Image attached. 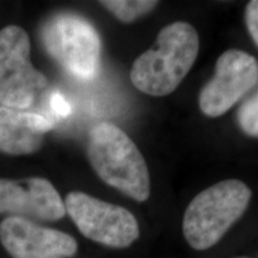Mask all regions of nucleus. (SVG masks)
I'll use <instances>...</instances> for the list:
<instances>
[{
    "label": "nucleus",
    "instance_id": "5",
    "mask_svg": "<svg viewBox=\"0 0 258 258\" xmlns=\"http://www.w3.org/2000/svg\"><path fill=\"white\" fill-rule=\"evenodd\" d=\"M48 53L76 78H95L101 57V40L88 21L74 15L53 18L43 30Z\"/></svg>",
    "mask_w": 258,
    "mask_h": 258
},
{
    "label": "nucleus",
    "instance_id": "11",
    "mask_svg": "<svg viewBox=\"0 0 258 258\" xmlns=\"http://www.w3.org/2000/svg\"><path fill=\"white\" fill-rule=\"evenodd\" d=\"M109 11L124 23H131L135 19L146 15L158 5V2L148 0H109L101 2Z\"/></svg>",
    "mask_w": 258,
    "mask_h": 258
},
{
    "label": "nucleus",
    "instance_id": "6",
    "mask_svg": "<svg viewBox=\"0 0 258 258\" xmlns=\"http://www.w3.org/2000/svg\"><path fill=\"white\" fill-rule=\"evenodd\" d=\"M66 213L84 237L115 249H123L139 238V225L131 212L80 191L64 200Z\"/></svg>",
    "mask_w": 258,
    "mask_h": 258
},
{
    "label": "nucleus",
    "instance_id": "12",
    "mask_svg": "<svg viewBox=\"0 0 258 258\" xmlns=\"http://www.w3.org/2000/svg\"><path fill=\"white\" fill-rule=\"evenodd\" d=\"M238 123L244 133L258 138V92L241 105L238 111Z\"/></svg>",
    "mask_w": 258,
    "mask_h": 258
},
{
    "label": "nucleus",
    "instance_id": "10",
    "mask_svg": "<svg viewBox=\"0 0 258 258\" xmlns=\"http://www.w3.org/2000/svg\"><path fill=\"white\" fill-rule=\"evenodd\" d=\"M53 125L40 114L0 106V152L12 156L36 152Z\"/></svg>",
    "mask_w": 258,
    "mask_h": 258
},
{
    "label": "nucleus",
    "instance_id": "14",
    "mask_svg": "<svg viewBox=\"0 0 258 258\" xmlns=\"http://www.w3.org/2000/svg\"><path fill=\"white\" fill-rule=\"evenodd\" d=\"M50 108L54 114L59 117H67L71 114V105L64 99V97L59 92H54L50 96Z\"/></svg>",
    "mask_w": 258,
    "mask_h": 258
},
{
    "label": "nucleus",
    "instance_id": "15",
    "mask_svg": "<svg viewBox=\"0 0 258 258\" xmlns=\"http://www.w3.org/2000/svg\"><path fill=\"white\" fill-rule=\"evenodd\" d=\"M243 258H244V257H243Z\"/></svg>",
    "mask_w": 258,
    "mask_h": 258
},
{
    "label": "nucleus",
    "instance_id": "8",
    "mask_svg": "<svg viewBox=\"0 0 258 258\" xmlns=\"http://www.w3.org/2000/svg\"><path fill=\"white\" fill-rule=\"evenodd\" d=\"M0 214L34 222L57 221L66 215V208L49 180L0 178Z\"/></svg>",
    "mask_w": 258,
    "mask_h": 258
},
{
    "label": "nucleus",
    "instance_id": "9",
    "mask_svg": "<svg viewBox=\"0 0 258 258\" xmlns=\"http://www.w3.org/2000/svg\"><path fill=\"white\" fill-rule=\"evenodd\" d=\"M0 241L14 258H69L78 250L72 235L15 217L0 224Z\"/></svg>",
    "mask_w": 258,
    "mask_h": 258
},
{
    "label": "nucleus",
    "instance_id": "13",
    "mask_svg": "<svg viewBox=\"0 0 258 258\" xmlns=\"http://www.w3.org/2000/svg\"><path fill=\"white\" fill-rule=\"evenodd\" d=\"M245 21H246L251 37L258 46V0H252L247 4L246 11H245Z\"/></svg>",
    "mask_w": 258,
    "mask_h": 258
},
{
    "label": "nucleus",
    "instance_id": "2",
    "mask_svg": "<svg viewBox=\"0 0 258 258\" xmlns=\"http://www.w3.org/2000/svg\"><path fill=\"white\" fill-rule=\"evenodd\" d=\"M90 163L99 178L135 201L150 198V173L132 139L112 123H99L90 132Z\"/></svg>",
    "mask_w": 258,
    "mask_h": 258
},
{
    "label": "nucleus",
    "instance_id": "3",
    "mask_svg": "<svg viewBox=\"0 0 258 258\" xmlns=\"http://www.w3.org/2000/svg\"><path fill=\"white\" fill-rule=\"evenodd\" d=\"M251 199V190L239 179H226L192 199L183 218V233L192 249L207 250L239 219Z\"/></svg>",
    "mask_w": 258,
    "mask_h": 258
},
{
    "label": "nucleus",
    "instance_id": "7",
    "mask_svg": "<svg viewBox=\"0 0 258 258\" xmlns=\"http://www.w3.org/2000/svg\"><path fill=\"white\" fill-rule=\"evenodd\" d=\"M258 82V62L243 50L222 53L212 80L200 93V108L209 117L224 115Z\"/></svg>",
    "mask_w": 258,
    "mask_h": 258
},
{
    "label": "nucleus",
    "instance_id": "1",
    "mask_svg": "<svg viewBox=\"0 0 258 258\" xmlns=\"http://www.w3.org/2000/svg\"><path fill=\"white\" fill-rule=\"evenodd\" d=\"M199 49V35L189 23L166 25L154 46L135 60L131 71L132 83L147 95H170L191 70Z\"/></svg>",
    "mask_w": 258,
    "mask_h": 258
},
{
    "label": "nucleus",
    "instance_id": "4",
    "mask_svg": "<svg viewBox=\"0 0 258 258\" xmlns=\"http://www.w3.org/2000/svg\"><path fill=\"white\" fill-rule=\"evenodd\" d=\"M47 86V78L32 66L30 40L18 25L0 30V104L27 109Z\"/></svg>",
    "mask_w": 258,
    "mask_h": 258
}]
</instances>
